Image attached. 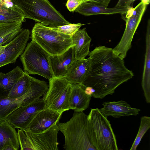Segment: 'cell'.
Instances as JSON below:
<instances>
[{"label": "cell", "mask_w": 150, "mask_h": 150, "mask_svg": "<svg viewBox=\"0 0 150 150\" xmlns=\"http://www.w3.org/2000/svg\"><path fill=\"white\" fill-rule=\"evenodd\" d=\"M88 55L89 69L81 85L91 88V96L94 98L102 99L113 94L118 86L134 76L125 66L124 59L111 48L96 47Z\"/></svg>", "instance_id": "1"}, {"label": "cell", "mask_w": 150, "mask_h": 150, "mask_svg": "<svg viewBox=\"0 0 150 150\" xmlns=\"http://www.w3.org/2000/svg\"><path fill=\"white\" fill-rule=\"evenodd\" d=\"M87 115L83 112L74 111L68 121L57 123L65 137L64 149L67 150H96L89 140L87 129Z\"/></svg>", "instance_id": "2"}, {"label": "cell", "mask_w": 150, "mask_h": 150, "mask_svg": "<svg viewBox=\"0 0 150 150\" xmlns=\"http://www.w3.org/2000/svg\"><path fill=\"white\" fill-rule=\"evenodd\" d=\"M87 120L89 138L96 150L118 149L110 121L99 109L91 108Z\"/></svg>", "instance_id": "3"}, {"label": "cell", "mask_w": 150, "mask_h": 150, "mask_svg": "<svg viewBox=\"0 0 150 150\" xmlns=\"http://www.w3.org/2000/svg\"><path fill=\"white\" fill-rule=\"evenodd\" d=\"M25 18L53 27L70 23L48 0H11Z\"/></svg>", "instance_id": "4"}, {"label": "cell", "mask_w": 150, "mask_h": 150, "mask_svg": "<svg viewBox=\"0 0 150 150\" xmlns=\"http://www.w3.org/2000/svg\"><path fill=\"white\" fill-rule=\"evenodd\" d=\"M71 37L38 22L31 32L32 40L51 55L61 54L74 46Z\"/></svg>", "instance_id": "5"}, {"label": "cell", "mask_w": 150, "mask_h": 150, "mask_svg": "<svg viewBox=\"0 0 150 150\" xmlns=\"http://www.w3.org/2000/svg\"><path fill=\"white\" fill-rule=\"evenodd\" d=\"M49 54L35 42L31 41L20 56L23 70L49 80L54 77L49 61Z\"/></svg>", "instance_id": "6"}, {"label": "cell", "mask_w": 150, "mask_h": 150, "mask_svg": "<svg viewBox=\"0 0 150 150\" xmlns=\"http://www.w3.org/2000/svg\"><path fill=\"white\" fill-rule=\"evenodd\" d=\"M49 85L44 81L31 77L29 88L23 96L16 98L0 97V122L17 109L27 105L40 98L47 92Z\"/></svg>", "instance_id": "7"}, {"label": "cell", "mask_w": 150, "mask_h": 150, "mask_svg": "<svg viewBox=\"0 0 150 150\" xmlns=\"http://www.w3.org/2000/svg\"><path fill=\"white\" fill-rule=\"evenodd\" d=\"M49 80L48 89L43 98L44 108L64 112L69 110L72 84L63 76H54Z\"/></svg>", "instance_id": "8"}, {"label": "cell", "mask_w": 150, "mask_h": 150, "mask_svg": "<svg viewBox=\"0 0 150 150\" xmlns=\"http://www.w3.org/2000/svg\"><path fill=\"white\" fill-rule=\"evenodd\" d=\"M147 5L140 2L136 7L130 6L124 18L126 23L125 29L119 42L113 49V52L122 59L126 57L132 47L134 34L145 12Z\"/></svg>", "instance_id": "9"}, {"label": "cell", "mask_w": 150, "mask_h": 150, "mask_svg": "<svg viewBox=\"0 0 150 150\" xmlns=\"http://www.w3.org/2000/svg\"><path fill=\"white\" fill-rule=\"evenodd\" d=\"M45 107L42 98H40L26 106L19 108L5 119L16 128L23 130L27 129L37 114Z\"/></svg>", "instance_id": "10"}, {"label": "cell", "mask_w": 150, "mask_h": 150, "mask_svg": "<svg viewBox=\"0 0 150 150\" xmlns=\"http://www.w3.org/2000/svg\"><path fill=\"white\" fill-rule=\"evenodd\" d=\"M30 141L34 150H57L58 143L57 136L59 129L57 123L47 129L35 133L23 130Z\"/></svg>", "instance_id": "11"}, {"label": "cell", "mask_w": 150, "mask_h": 150, "mask_svg": "<svg viewBox=\"0 0 150 150\" xmlns=\"http://www.w3.org/2000/svg\"><path fill=\"white\" fill-rule=\"evenodd\" d=\"M30 34L28 29H22L14 39L7 44L4 52L0 55V67L16 63L26 47Z\"/></svg>", "instance_id": "12"}, {"label": "cell", "mask_w": 150, "mask_h": 150, "mask_svg": "<svg viewBox=\"0 0 150 150\" xmlns=\"http://www.w3.org/2000/svg\"><path fill=\"white\" fill-rule=\"evenodd\" d=\"M64 112L44 108L37 114L25 130L35 133L42 132L59 121Z\"/></svg>", "instance_id": "13"}, {"label": "cell", "mask_w": 150, "mask_h": 150, "mask_svg": "<svg viewBox=\"0 0 150 150\" xmlns=\"http://www.w3.org/2000/svg\"><path fill=\"white\" fill-rule=\"evenodd\" d=\"M103 107L99 109L103 115L106 117L111 116L120 118L123 116H136L140 109L132 108L125 101H107L103 103Z\"/></svg>", "instance_id": "14"}, {"label": "cell", "mask_w": 150, "mask_h": 150, "mask_svg": "<svg viewBox=\"0 0 150 150\" xmlns=\"http://www.w3.org/2000/svg\"><path fill=\"white\" fill-rule=\"evenodd\" d=\"M74 47H71L61 54L49 55V64L54 76H63L75 61Z\"/></svg>", "instance_id": "15"}, {"label": "cell", "mask_w": 150, "mask_h": 150, "mask_svg": "<svg viewBox=\"0 0 150 150\" xmlns=\"http://www.w3.org/2000/svg\"><path fill=\"white\" fill-rule=\"evenodd\" d=\"M130 6L123 5L118 7L109 8L87 1L80 5L75 11L81 15L88 16L100 14L110 15L117 13L123 14L127 13Z\"/></svg>", "instance_id": "16"}, {"label": "cell", "mask_w": 150, "mask_h": 150, "mask_svg": "<svg viewBox=\"0 0 150 150\" xmlns=\"http://www.w3.org/2000/svg\"><path fill=\"white\" fill-rule=\"evenodd\" d=\"M92 97L85 93L81 84H72L68 103L69 110L83 112L88 107Z\"/></svg>", "instance_id": "17"}, {"label": "cell", "mask_w": 150, "mask_h": 150, "mask_svg": "<svg viewBox=\"0 0 150 150\" xmlns=\"http://www.w3.org/2000/svg\"><path fill=\"white\" fill-rule=\"evenodd\" d=\"M74 45L75 60L85 58L88 55L91 38L88 34L86 28L79 29L71 37Z\"/></svg>", "instance_id": "18"}, {"label": "cell", "mask_w": 150, "mask_h": 150, "mask_svg": "<svg viewBox=\"0 0 150 150\" xmlns=\"http://www.w3.org/2000/svg\"><path fill=\"white\" fill-rule=\"evenodd\" d=\"M89 67L88 58L75 60L63 76L71 84H81L88 72Z\"/></svg>", "instance_id": "19"}, {"label": "cell", "mask_w": 150, "mask_h": 150, "mask_svg": "<svg viewBox=\"0 0 150 150\" xmlns=\"http://www.w3.org/2000/svg\"><path fill=\"white\" fill-rule=\"evenodd\" d=\"M146 101L150 103V20L147 21L146 35V52L141 82Z\"/></svg>", "instance_id": "20"}, {"label": "cell", "mask_w": 150, "mask_h": 150, "mask_svg": "<svg viewBox=\"0 0 150 150\" xmlns=\"http://www.w3.org/2000/svg\"><path fill=\"white\" fill-rule=\"evenodd\" d=\"M25 18L22 11L11 0H0V23L23 22Z\"/></svg>", "instance_id": "21"}, {"label": "cell", "mask_w": 150, "mask_h": 150, "mask_svg": "<svg viewBox=\"0 0 150 150\" xmlns=\"http://www.w3.org/2000/svg\"><path fill=\"white\" fill-rule=\"evenodd\" d=\"M16 128L5 120L0 122V150L10 145L16 150L19 147L17 132Z\"/></svg>", "instance_id": "22"}, {"label": "cell", "mask_w": 150, "mask_h": 150, "mask_svg": "<svg viewBox=\"0 0 150 150\" xmlns=\"http://www.w3.org/2000/svg\"><path fill=\"white\" fill-rule=\"evenodd\" d=\"M24 72L18 66L7 73L0 72V97L7 96L14 84Z\"/></svg>", "instance_id": "23"}, {"label": "cell", "mask_w": 150, "mask_h": 150, "mask_svg": "<svg viewBox=\"0 0 150 150\" xmlns=\"http://www.w3.org/2000/svg\"><path fill=\"white\" fill-rule=\"evenodd\" d=\"M23 22L0 23V45H5L14 39L22 30Z\"/></svg>", "instance_id": "24"}, {"label": "cell", "mask_w": 150, "mask_h": 150, "mask_svg": "<svg viewBox=\"0 0 150 150\" xmlns=\"http://www.w3.org/2000/svg\"><path fill=\"white\" fill-rule=\"evenodd\" d=\"M31 77L27 72L24 71L23 74L14 84L7 97L16 98L25 94L30 87Z\"/></svg>", "instance_id": "25"}, {"label": "cell", "mask_w": 150, "mask_h": 150, "mask_svg": "<svg viewBox=\"0 0 150 150\" xmlns=\"http://www.w3.org/2000/svg\"><path fill=\"white\" fill-rule=\"evenodd\" d=\"M150 127V117L147 116L141 117L139 129L130 150H135L137 149L143 137Z\"/></svg>", "instance_id": "26"}, {"label": "cell", "mask_w": 150, "mask_h": 150, "mask_svg": "<svg viewBox=\"0 0 150 150\" xmlns=\"http://www.w3.org/2000/svg\"><path fill=\"white\" fill-rule=\"evenodd\" d=\"M84 25L81 23H70L63 25L50 27L56 31L66 35L72 36Z\"/></svg>", "instance_id": "27"}, {"label": "cell", "mask_w": 150, "mask_h": 150, "mask_svg": "<svg viewBox=\"0 0 150 150\" xmlns=\"http://www.w3.org/2000/svg\"><path fill=\"white\" fill-rule=\"evenodd\" d=\"M17 134L21 149L22 150H34L33 147L24 131L18 129Z\"/></svg>", "instance_id": "28"}, {"label": "cell", "mask_w": 150, "mask_h": 150, "mask_svg": "<svg viewBox=\"0 0 150 150\" xmlns=\"http://www.w3.org/2000/svg\"><path fill=\"white\" fill-rule=\"evenodd\" d=\"M83 3L81 0H67L66 6L69 11L73 12Z\"/></svg>", "instance_id": "29"}, {"label": "cell", "mask_w": 150, "mask_h": 150, "mask_svg": "<svg viewBox=\"0 0 150 150\" xmlns=\"http://www.w3.org/2000/svg\"><path fill=\"white\" fill-rule=\"evenodd\" d=\"M84 2L89 1L95 4L108 7L111 0H81Z\"/></svg>", "instance_id": "30"}, {"label": "cell", "mask_w": 150, "mask_h": 150, "mask_svg": "<svg viewBox=\"0 0 150 150\" xmlns=\"http://www.w3.org/2000/svg\"><path fill=\"white\" fill-rule=\"evenodd\" d=\"M127 0H119L115 7H118L124 5Z\"/></svg>", "instance_id": "31"}, {"label": "cell", "mask_w": 150, "mask_h": 150, "mask_svg": "<svg viewBox=\"0 0 150 150\" xmlns=\"http://www.w3.org/2000/svg\"><path fill=\"white\" fill-rule=\"evenodd\" d=\"M7 44L5 45H0V55L4 52Z\"/></svg>", "instance_id": "32"}, {"label": "cell", "mask_w": 150, "mask_h": 150, "mask_svg": "<svg viewBox=\"0 0 150 150\" xmlns=\"http://www.w3.org/2000/svg\"><path fill=\"white\" fill-rule=\"evenodd\" d=\"M141 2L147 6L149 4L150 0H141Z\"/></svg>", "instance_id": "33"}]
</instances>
